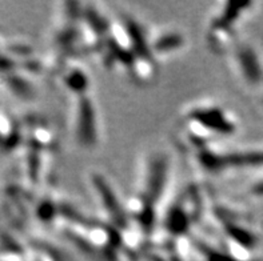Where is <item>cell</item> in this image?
I'll list each match as a JSON object with an SVG mask.
<instances>
[{"label": "cell", "instance_id": "cell-1", "mask_svg": "<svg viewBox=\"0 0 263 261\" xmlns=\"http://www.w3.org/2000/svg\"><path fill=\"white\" fill-rule=\"evenodd\" d=\"M254 192H255V193H257V195L263 196V182L260 183V184L255 185V188H254Z\"/></svg>", "mask_w": 263, "mask_h": 261}]
</instances>
